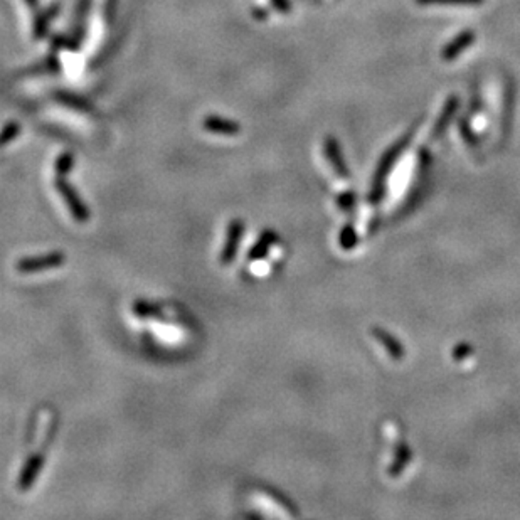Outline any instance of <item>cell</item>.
<instances>
[{"label":"cell","instance_id":"1","mask_svg":"<svg viewBox=\"0 0 520 520\" xmlns=\"http://www.w3.org/2000/svg\"><path fill=\"white\" fill-rule=\"evenodd\" d=\"M56 189H58L59 194H61L63 201L66 202L67 209H69L71 216L74 217L78 222H88L89 221V209L86 207L85 202L79 199L78 192L69 186L64 175H58L56 177Z\"/></svg>","mask_w":520,"mask_h":520},{"label":"cell","instance_id":"8","mask_svg":"<svg viewBox=\"0 0 520 520\" xmlns=\"http://www.w3.org/2000/svg\"><path fill=\"white\" fill-rule=\"evenodd\" d=\"M73 155H71V153H63V155L56 160V173H58V175H66V173L71 171V167H73Z\"/></svg>","mask_w":520,"mask_h":520},{"label":"cell","instance_id":"4","mask_svg":"<svg viewBox=\"0 0 520 520\" xmlns=\"http://www.w3.org/2000/svg\"><path fill=\"white\" fill-rule=\"evenodd\" d=\"M44 459L46 458H44L43 453H36L25 462L24 468H22L21 475H19V488H21L22 492H28V490L36 484L37 475L43 472Z\"/></svg>","mask_w":520,"mask_h":520},{"label":"cell","instance_id":"3","mask_svg":"<svg viewBox=\"0 0 520 520\" xmlns=\"http://www.w3.org/2000/svg\"><path fill=\"white\" fill-rule=\"evenodd\" d=\"M244 235V222L241 219H232L228 226V232H226V243L222 246L221 252V265L229 266L235 261L237 254V248H239L241 237Z\"/></svg>","mask_w":520,"mask_h":520},{"label":"cell","instance_id":"10","mask_svg":"<svg viewBox=\"0 0 520 520\" xmlns=\"http://www.w3.org/2000/svg\"><path fill=\"white\" fill-rule=\"evenodd\" d=\"M25 2H28V3H29V6H36V3H37V0H25Z\"/></svg>","mask_w":520,"mask_h":520},{"label":"cell","instance_id":"2","mask_svg":"<svg viewBox=\"0 0 520 520\" xmlns=\"http://www.w3.org/2000/svg\"><path fill=\"white\" fill-rule=\"evenodd\" d=\"M64 261H66V254H63V252H59V251H54V252H49V254L29 256V258L19 259L16 270L22 274L39 273V271L59 268V266L64 265Z\"/></svg>","mask_w":520,"mask_h":520},{"label":"cell","instance_id":"6","mask_svg":"<svg viewBox=\"0 0 520 520\" xmlns=\"http://www.w3.org/2000/svg\"><path fill=\"white\" fill-rule=\"evenodd\" d=\"M133 314L142 320H157L164 316L160 305L152 303V301L137 300L133 303Z\"/></svg>","mask_w":520,"mask_h":520},{"label":"cell","instance_id":"9","mask_svg":"<svg viewBox=\"0 0 520 520\" xmlns=\"http://www.w3.org/2000/svg\"><path fill=\"white\" fill-rule=\"evenodd\" d=\"M19 131H21V127H19L17 123H9V125L3 128L2 133H0V147H3L10 140H14L19 135Z\"/></svg>","mask_w":520,"mask_h":520},{"label":"cell","instance_id":"7","mask_svg":"<svg viewBox=\"0 0 520 520\" xmlns=\"http://www.w3.org/2000/svg\"><path fill=\"white\" fill-rule=\"evenodd\" d=\"M277 241V236H274V232H263V236L259 237L258 243L254 244V246L251 248L250 252H248V259L250 261H256V259H261L263 256L268 252V250L271 248V244Z\"/></svg>","mask_w":520,"mask_h":520},{"label":"cell","instance_id":"5","mask_svg":"<svg viewBox=\"0 0 520 520\" xmlns=\"http://www.w3.org/2000/svg\"><path fill=\"white\" fill-rule=\"evenodd\" d=\"M204 128L207 131H210V133L228 135V137H232V135H237L241 131L237 123L231 122V120L219 118V116H209L204 122Z\"/></svg>","mask_w":520,"mask_h":520}]
</instances>
